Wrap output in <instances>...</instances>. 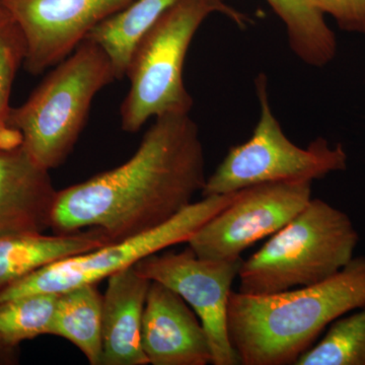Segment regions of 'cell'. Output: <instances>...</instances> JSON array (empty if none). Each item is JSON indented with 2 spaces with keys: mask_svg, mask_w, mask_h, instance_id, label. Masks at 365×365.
<instances>
[{
  "mask_svg": "<svg viewBox=\"0 0 365 365\" xmlns=\"http://www.w3.org/2000/svg\"><path fill=\"white\" fill-rule=\"evenodd\" d=\"M14 354L6 353L0 350V364H9V361H14Z\"/></svg>",
  "mask_w": 365,
  "mask_h": 365,
  "instance_id": "cell-23",
  "label": "cell"
},
{
  "mask_svg": "<svg viewBox=\"0 0 365 365\" xmlns=\"http://www.w3.org/2000/svg\"><path fill=\"white\" fill-rule=\"evenodd\" d=\"M239 192L203 197L160 227L106 245L102 248L54 262L0 290V302L36 294H61L71 288L98 284L146 257L187 242L210 218L227 207Z\"/></svg>",
  "mask_w": 365,
  "mask_h": 365,
  "instance_id": "cell-7",
  "label": "cell"
},
{
  "mask_svg": "<svg viewBox=\"0 0 365 365\" xmlns=\"http://www.w3.org/2000/svg\"><path fill=\"white\" fill-rule=\"evenodd\" d=\"M103 295L97 284H86L58 294L50 335L76 346L91 365L102 360Z\"/></svg>",
  "mask_w": 365,
  "mask_h": 365,
  "instance_id": "cell-16",
  "label": "cell"
},
{
  "mask_svg": "<svg viewBox=\"0 0 365 365\" xmlns=\"http://www.w3.org/2000/svg\"><path fill=\"white\" fill-rule=\"evenodd\" d=\"M242 259L209 260L191 249L151 255L137 263V272L174 290L195 312L207 335L212 364H241L227 330V307L232 282Z\"/></svg>",
  "mask_w": 365,
  "mask_h": 365,
  "instance_id": "cell-9",
  "label": "cell"
},
{
  "mask_svg": "<svg viewBox=\"0 0 365 365\" xmlns=\"http://www.w3.org/2000/svg\"><path fill=\"white\" fill-rule=\"evenodd\" d=\"M134 0H0L23 34L24 66L43 73L71 54L102 21Z\"/></svg>",
  "mask_w": 365,
  "mask_h": 365,
  "instance_id": "cell-10",
  "label": "cell"
},
{
  "mask_svg": "<svg viewBox=\"0 0 365 365\" xmlns=\"http://www.w3.org/2000/svg\"><path fill=\"white\" fill-rule=\"evenodd\" d=\"M58 294H36L0 302V350L16 353L26 340L50 335Z\"/></svg>",
  "mask_w": 365,
  "mask_h": 365,
  "instance_id": "cell-18",
  "label": "cell"
},
{
  "mask_svg": "<svg viewBox=\"0 0 365 365\" xmlns=\"http://www.w3.org/2000/svg\"><path fill=\"white\" fill-rule=\"evenodd\" d=\"M141 341L148 364H212L198 316L174 290L157 281H151L146 297Z\"/></svg>",
  "mask_w": 365,
  "mask_h": 365,
  "instance_id": "cell-11",
  "label": "cell"
},
{
  "mask_svg": "<svg viewBox=\"0 0 365 365\" xmlns=\"http://www.w3.org/2000/svg\"><path fill=\"white\" fill-rule=\"evenodd\" d=\"M294 365H365V306L336 319Z\"/></svg>",
  "mask_w": 365,
  "mask_h": 365,
  "instance_id": "cell-19",
  "label": "cell"
},
{
  "mask_svg": "<svg viewBox=\"0 0 365 365\" xmlns=\"http://www.w3.org/2000/svg\"><path fill=\"white\" fill-rule=\"evenodd\" d=\"M313 182H281L242 189L227 207L186 242L209 260H234L255 242L285 227L312 199Z\"/></svg>",
  "mask_w": 365,
  "mask_h": 365,
  "instance_id": "cell-8",
  "label": "cell"
},
{
  "mask_svg": "<svg viewBox=\"0 0 365 365\" xmlns=\"http://www.w3.org/2000/svg\"><path fill=\"white\" fill-rule=\"evenodd\" d=\"M177 0H134L93 29L86 40L97 44L109 57L117 79L126 76L136 46Z\"/></svg>",
  "mask_w": 365,
  "mask_h": 365,
  "instance_id": "cell-15",
  "label": "cell"
},
{
  "mask_svg": "<svg viewBox=\"0 0 365 365\" xmlns=\"http://www.w3.org/2000/svg\"><path fill=\"white\" fill-rule=\"evenodd\" d=\"M103 295L101 365H146L143 349L144 307L150 280L135 267L108 278Z\"/></svg>",
  "mask_w": 365,
  "mask_h": 365,
  "instance_id": "cell-13",
  "label": "cell"
},
{
  "mask_svg": "<svg viewBox=\"0 0 365 365\" xmlns=\"http://www.w3.org/2000/svg\"><path fill=\"white\" fill-rule=\"evenodd\" d=\"M222 14L213 0H177L136 46L126 76L130 88L121 108V128L135 133L151 119L189 114L193 98L182 69L192 40L210 14Z\"/></svg>",
  "mask_w": 365,
  "mask_h": 365,
  "instance_id": "cell-5",
  "label": "cell"
},
{
  "mask_svg": "<svg viewBox=\"0 0 365 365\" xmlns=\"http://www.w3.org/2000/svg\"><path fill=\"white\" fill-rule=\"evenodd\" d=\"M111 242L98 230L74 234L28 232L0 237V290L29 274Z\"/></svg>",
  "mask_w": 365,
  "mask_h": 365,
  "instance_id": "cell-14",
  "label": "cell"
},
{
  "mask_svg": "<svg viewBox=\"0 0 365 365\" xmlns=\"http://www.w3.org/2000/svg\"><path fill=\"white\" fill-rule=\"evenodd\" d=\"M49 172L24 146L0 150V237L50 230L57 190Z\"/></svg>",
  "mask_w": 365,
  "mask_h": 365,
  "instance_id": "cell-12",
  "label": "cell"
},
{
  "mask_svg": "<svg viewBox=\"0 0 365 365\" xmlns=\"http://www.w3.org/2000/svg\"><path fill=\"white\" fill-rule=\"evenodd\" d=\"M222 11L223 16H227L228 20L234 21L235 24L240 23L242 19V13L237 11L234 7L225 4V0H213Z\"/></svg>",
  "mask_w": 365,
  "mask_h": 365,
  "instance_id": "cell-22",
  "label": "cell"
},
{
  "mask_svg": "<svg viewBox=\"0 0 365 365\" xmlns=\"http://www.w3.org/2000/svg\"><path fill=\"white\" fill-rule=\"evenodd\" d=\"M260 115L252 136L232 146L206 180L202 196L222 195L258 185L314 182L347 168L348 155L341 143L331 145L323 137L307 148L292 143L275 117L269 98L268 78L255 79Z\"/></svg>",
  "mask_w": 365,
  "mask_h": 365,
  "instance_id": "cell-6",
  "label": "cell"
},
{
  "mask_svg": "<svg viewBox=\"0 0 365 365\" xmlns=\"http://www.w3.org/2000/svg\"><path fill=\"white\" fill-rule=\"evenodd\" d=\"M25 59L23 34L9 11L0 4V129L9 125L11 90L19 68Z\"/></svg>",
  "mask_w": 365,
  "mask_h": 365,
  "instance_id": "cell-20",
  "label": "cell"
},
{
  "mask_svg": "<svg viewBox=\"0 0 365 365\" xmlns=\"http://www.w3.org/2000/svg\"><path fill=\"white\" fill-rule=\"evenodd\" d=\"M265 1L284 26L290 49L300 61L321 68L335 59V34L311 0Z\"/></svg>",
  "mask_w": 365,
  "mask_h": 365,
  "instance_id": "cell-17",
  "label": "cell"
},
{
  "mask_svg": "<svg viewBox=\"0 0 365 365\" xmlns=\"http://www.w3.org/2000/svg\"><path fill=\"white\" fill-rule=\"evenodd\" d=\"M116 79L107 54L85 40L23 105L11 108L7 124L20 132L24 148L38 165L56 169L78 143L93 98Z\"/></svg>",
  "mask_w": 365,
  "mask_h": 365,
  "instance_id": "cell-4",
  "label": "cell"
},
{
  "mask_svg": "<svg viewBox=\"0 0 365 365\" xmlns=\"http://www.w3.org/2000/svg\"><path fill=\"white\" fill-rule=\"evenodd\" d=\"M365 306V257L317 284L266 295L232 292L230 342L244 365L295 364L327 326Z\"/></svg>",
  "mask_w": 365,
  "mask_h": 365,
  "instance_id": "cell-2",
  "label": "cell"
},
{
  "mask_svg": "<svg viewBox=\"0 0 365 365\" xmlns=\"http://www.w3.org/2000/svg\"><path fill=\"white\" fill-rule=\"evenodd\" d=\"M206 180L198 126L189 114L163 115L126 163L57 191L50 230H98L111 242L122 241L179 215Z\"/></svg>",
  "mask_w": 365,
  "mask_h": 365,
  "instance_id": "cell-1",
  "label": "cell"
},
{
  "mask_svg": "<svg viewBox=\"0 0 365 365\" xmlns=\"http://www.w3.org/2000/svg\"><path fill=\"white\" fill-rule=\"evenodd\" d=\"M359 242L349 216L312 198L258 252L242 260L239 292L273 294L325 281L354 258Z\"/></svg>",
  "mask_w": 365,
  "mask_h": 365,
  "instance_id": "cell-3",
  "label": "cell"
},
{
  "mask_svg": "<svg viewBox=\"0 0 365 365\" xmlns=\"http://www.w3.org/2000/svg\"><path fill=\"white\" fill-rule=\"evenodd\" d=\"M324 16H330L345 32L365 35V0H311Z\"/></svg>",
  "mask_w": 365,
  "mask_h": 365,
  "instance_id": "cell-21",
  "label": "cell"
}]
</instances>
